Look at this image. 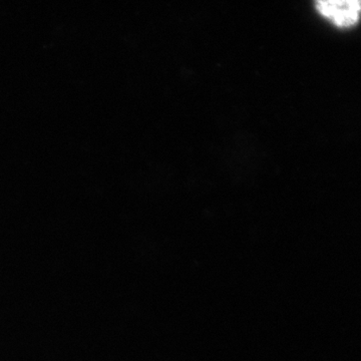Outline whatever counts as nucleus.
<instances>
[{"label":"nucleus","instance_id":"obj_1","mask_svg":"<svg viewBox=\"0 0 361 361\" xmlns=\"http://www.w3.org/2000/svg\"><path fill=\"white\" fill-rule=\"evenodd\" d=\"M318 13L339 28H350L361 18V0H314Z\"/></svg>","mask_w":361,"mask_h":361}]
</instances>
